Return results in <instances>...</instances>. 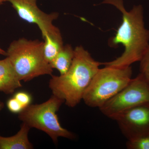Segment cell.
<instances>
[{
    "mask_svg": "<svg viewBox=\"0 0 149 149\" xmlns=\"http://www.w3.org/2000/svg\"><path fill=\"white\" fill-rule=\"evenodd\" d=\"M7 107L10 111L14 113H19L24 108L14 97L9 99L7 102Z\"/></svg>",
    "mask_w": 149,
    "mask_h": 149,
    "instance_id": "cell-16",
    "label": "cell"
},
{
    "mask_svg": "<svg viewBox=\"0 0 149 149\" xmlns=\"http://www.w3.org/2000/svg\"><path fill=\"white\" fill-rule=\"evenodd\" d=\"M44 42L21 38L10 43L6 52L21 81L27 82L44 75H52L53 69L44 55Z\"/></svg>",
    "mask_w": 149,
    "mask_h": 149,
    "instance_id": "cell-3",
    "label": "cell"
},
{
    "mask_svg": "<svg viewBox=\"0 0 149 149\" xmlns=\"http://www.w3.org/2000/svg\"><path fill=\"white\" fill-rule=\"evenodd\" d=\"M4 107V104L3 102L0 100V112L3 109Z\"/></svg>",
    "mask_w": 149,
    "mask_h": 149,
    "instance_id": "cell-17",
    "label": "cell"
},
{
    "mask_svg": "<svg viewBox=\"0 0 149 149\" xmlns=\"http://www.w3.org/2000/svg\"><path fill=\"white\" fill-rule=\"evenodd\" d=\"M0 54L6 56V51L3 50L1 48H0Z\"/></svg>",
    "mask_w": 149,
    "mask_h": 149,
    "instance_id": "cell-18",
    "label": "cell"
},
{
    "mask_svg": "<svg viewBox=\"0 0 149 149\" xmlns=\"http://www.w3.org/2000/svg\"><path fill=\"white\" fill-rule=\"evenodd\" d=\"M31 129L22 123L20 129L15 135L10 137L0 136V149H32L33 145L29 141L28 134Z\"/></svg>",
    "mask_w": 149,
    "mask_h": 149,
    "instance_id": "cell-10",
    "label": "cell"
},
{
    "mask_svg": "<svg viewBox=\"0 0 149 149\" xmlns=\"http://www.w3.org/2000/svg\"><path fill=\"white\" fill-rule=\"evenodd\" d=\"M43 38L45 40L44 55L46 61L50 64L64 46L63 40L61 35H46Z\"/></svg>",
    "mask_w": 149,
    "mask_h": 149,
    "instance_id": "cell-12",
    "label": "cell"
},
{
    "mask_svg": "<svg viewBox=\"0 0 149 149\" xmlns=\"http://www.w3.org/2000/svg\"><path fill=\"white\" fill-rule=\"evenodd\" d=\"M139 62L140 73L149 81V46Z\"/></svg>",
    "mask_w": 149,
    "mask_h": 149,
    "instance_id": "cell-14",
    "label": "cell"
},
{
    "mask_svg": "<svg viewBox=\"0 0 149 149\" xmlns=\"http://www.w3.org/2000/svg\"><path fill=\"white\" fill-rule=\"evenodd\" d=\"M64 101L52 95L42 103L30 104L18 113V118L30 128H35L46 133L56 144L58 138L74 140V133L61 126L57 112Z\"/></svg>",
    "mask_w": 149,
    "mask_h": 149,
    "instance_id": "cell-5",
    "label": "cell"
},
{
    "mask_svg": "<svg viewBox=\"0 0 149 149\" xmlns=\"http://www.w3.org/2000/svg\"><path fill=\"white\" fill-rule=\"evenodd\" d=\"M148 104H149V81L139 73L99 109L104 115L112 119L130 109Z\"/></svg>",
    "mask_w": 149,
    "mask_h": 149,
    "instance_id": "cell-6",
    "label": "cell"
},
{
    "mask_svg": "<svg viewBox=\"0 0 149 149\" xmlns=\"http://www.w3.org/2000/svg\"><path fill=\"white\" fill-rule=\"evenodd\" d=\"M132 73L130 66L100 68L85 91L83 100L88 107L100 108L128 85Z\"/></svg>",
    "mask_w": 149,
    "mask_h": 149,
    "instance_id": "cell-4",
    "label": "cell"
},
{
    "mask_svg": "<svg viewBox=\"0 0 149 149\" xmlns=\"http://www.w3.org/2000/svg\"><path fill=\"white\" fill-rule=\"evenodd\" d=\"M74 51L68 71L59 76L51 75L49 83L52 95L63 100L70 108L76 107L83 100L85 91L102 65L82 46H77Z\"/></svg>",
    "mask_w": 149,
    "mask_h": 149,
    "instance_id": "cell-2",
    "label": "cell"
},
{
    "mask_svg": "<svg viewBox=\"0 0 149 149\" xmlns=\"http://www.w3.org/2000/svg\"><path fill=\"white\" fill-rule=\"evenodd\" d=\"M21 81L8 58L0 60V92L12 94L22 87Z\"/></svg>",
    "mask_w": 149,
    "mask_h": 149,
    "instance_id": "cell-9",
    "label": "cell"
},
{
    "mask_svg": "<svg viewBox=\"0 0 149 149\" xmlns=\"http://www.w3.org/2000/svg\"><path fill=\"white\" fill-rule=\"evenodd\" d=\"M10 3L20 18L30 23L37 24L42 37L46 35H61L59 29L54 25L58 14L47 13L38 7L37 0H6Z\"/></svg>",
    "mask_w": 149,
    "mask_h": 149,
    "instance_id": "cell-7",
    "label": "cell"
},
{
    "mask_svg": "<svg viewBox=\"0 0 149 149\" xmlns=\"http://www.w3.org/2000/svg\"><path fill=\"white\" fill-rule=\"evenodd\" d=\"M126 146L128 149H149V136L128 140Z\"/></svg>",
    "mask_w": 149,
    "mask_h": 149,
    "instance_id": "cell-13",
    "label": "cell"
},
{
    "mask_svg": "<svg viewBox=\"0 0 149 149\" xmlns=\"http://www.w3.org/2000/svg\"><path fill=\"white\" fill-rule=\"evenodd\" d=\"M74 56V49L70 45L63 46L59 52L50 63L53 69H56L60 75L66 73L73 61Z\"/></svg>",
    "mask_w": 149,
    "mask_h": 149,
    "instance_id": "cell-11",
    "label": "cell"
},
{
    "mask_svg": "<svg viewBox=\"0 0 149 149\" xmlns=\"http://www.w3.org/2000/svg\"><path fill=\"white\" fill-rule=\"evenodd\" d=\"M5 2H6V0H0V6L1 5Z\"/></svg>",
    "mask_w": 149,
    "mask_h": 149,
    "instance_id": "cell-19",
    "label": "cell"
},
{
    "mask_svg": "<svg viewBox=\"0 0 149 149\" xmlns=\"http://www.w3.org/2000/svg\"><path fill=\"white\" fill-rule=\"evenodd\" d=\"M112 119L116 121L128 141L149 136V104L130 109Z\"/></svg>",
    "mask_w": 149,
    "mask_h": 149,
    "instance_id": "cell-8",
    "label": "cell"
},
{
    "mask_svg": "<svg viewBox=\"0 0 149 149\" xmlns=\"http://www.w3.org/2000/svg\"><path fill=\"white\" fill-rule=\"evenodd\" d=\"M25 108L30 104L32 100V96L27 92L20 91L15 93L13 96Z\"/></svg>",
    "mask_w": 149,
    "mask_h": 149,
    "instance_id": "cell-15",
    "label": "cell"
},
{
    "mask_svg": "<svg viewBox=\"0 0 149 149\" xmlns=\"http://www.w3.org/2000/svg\"><path fill=\"white\" fill-rule=\"evenodd\" d=\"M102 3L113 6L122 14V23L115 36L109 40V45L115 47L118 44H122L125 48L120 56L102 65L125 67L140 61L149 46V30L145 26L143 6H134L130 11H127L123 0H104Z\"/></svg>",
    "mask_w": 149,
    "mask_h": 149,
    "instance_id": "cell-1",
    "label": "cell"
}]
</instances>
